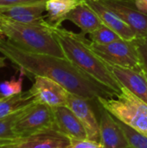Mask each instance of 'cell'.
<instances>
[{
	"instance_id": "14",
	"label": "cell",
	"mask_w": 147,
	"mask_h": 148,
	"mask_svg": "<svg viewBox=\"0 0 147 148\" xmlns=\"http://www.w3.org/2000/svg\"><path fill=\"white\" fill-rule=\"evenodd\" d=\"M70 144L71 139L50 128L21 139L18 148H68Z\"/></svg>"
},
{
	"instance_id": "5",
	"label": "cell",
	"mask_w": 147,
	"mask_h": 148,
	"mask_svg": "<svg viewBox=\"0 0 147 148\" xmlns=\"http://www.w3.org/2000/svg\"><path fill=\"white\" fill-rule=\"evenodd\" d=\"M91 49L107 64L141 70L140 59L134 40L120 39L108 44L90 42Z\"/></svg>"
},
{
	"instance_id": "20",
	"label": "cell",
	"mask_w": 147,
	"mask_h": 148,
	"mask_svg": "<svg viewBox=\"0 0 147 148\" xmlns=\"http://www.w3.org/2000/svg\"><path fill=\"white\" fill-rule=\"evenodd\" d=\"M25 108H22L21 110H19L5 118L0 119V140H18L15 136L13 127H14V125H15L16 121H17V119L23 113Z\"/></svg>"
},
{
	"instance_id": "15",
	"label": "cell",
	"mask_w": 147,
	"mask_h": 148,
	"mask_svg": "<svg viewBox=\"0 0 147 148\" xmlns=\"http://www.w3.org/2000/svg\"><path fill=\"white\" fill-rule=\"evenodd\" d=\"M87 3L97 13L102 21V23L116 32L122 39L134 40L137 38L136 34L130 28V26L125 23L114 11L106 6L101 1Z\"/></svg>"
},
{
	"instance_id": "23",
	"label": "cell",
	"mask_w": 147,
	"mask_h": 148,
	"mask_svg": "<svg viewBox=\"0 0 147 148\" xmlns=\"http://www.w3.org/2000/svg\"><path fill=\"white\" fill-rule=\"evenodd\" d=\"M135 43L139 52L142 69L147 73V37L136 38Z\"/></svg>"
},
{
	"instance_id": "25",
	"label": "cell",
	"mask_w": 147,
	"mask_h": 148,
	"mask_svg": "<svg viewBox=\"0 0 147 148\" xmlns=\"http://www.w3.org/2000/svg\"><path fill=\"white\" fill-rule=\"evenodd\" d=\"M42 0H0V7H7V6H15L20 4H26L36 3Z\"/></svg>"
},
{
	"instance_id": "3",
	"label": "cell",
	"mask_w": 147,
	"mask_h": 148,
	"mask_svg": "<svg viewBox=\"0 0 147 148\" xmlns=\"http://www.w3.org/2000/svg\"><path fill=\"white\" fill-rule=\"evenodd\" d=\"M3 36L14 45L27 52L66 58L56 39L54 29L46 22L21 23L0 16Z\"/></svg>"
},
{
	"instance_id": "6",
	"label": "cell",
	"mask_w": 147,
	"mask_h": 148,
	"mask_svg": "<svg viewBox=\"0 0 147 148\" xmlns=\"http://www.w3.org/2000/svg\"><path fill=\"white\" fill-rule=\"evenodd\" d=\"M54 123L52 108L34 102L25 108L16 121L13 131L16 139H23L43 130L54 128Z\"/></svg>"
},
{
	"instance_id": "19",
	"label": "cell",
	"mask_w": 147,
	"mask_h": 148,
	"mask_svg": "<svg viewBox=\"0 0 147 148\" xmlns=\"http://www.w3.org/2000/svg\"><path fill=\"white\" fill-rule=\"evenodd\" d=\"M89 36L91 42L101 45L108 44L114 41L122 39L116 32H114L113 29H111L103 23L94 31L90 33Z\"/></svg>"
},
{
	"instance_id": "9",
	"label": "cell",
	"mask_w": 147,
	"mask_h": 148,
	"mask_svg": "<svg viewBox=\"0 0 147 148\" xmlns=\"http://www.w3.org/2000/svg\"><path fill=\"white\" fill-rule=\"evenodd\" d=\"M94 101L69 93L67 107L75 114L86 129L88 139L101 142L100 121H98L92 102Z\"/></svg>"
},
{
	"instance_id": "10",
	"label": "cell",
	"mask_w": 147,
	"mask_h": 148,
	"mask_svg": "<svg viewBox=\"0 0 147 148\" xmlns=\"http://www.w3.org/2000/svg\"><path fill=\"white\" fill-rule=\"evenodd\" d=\"M100 104V103H99ZM101 143L104 148H133L117 119L100 105Z\"/></svg>"
},
{
	"instance_id": "18",
	"label": "cell",
	"mask_w": 147,
	"mask_h": 148,
	"mask_svg": "<svg viewBox=\"0 0 147 148\" xmlns=\"http://www.w3.org/2000/svg\"><path fill=\"white\" fill-rule=\"evenodd\" d=\"M34 102L36 101L29 90L13 96L2 97L0 98V119L5 118Z\"/></svg>"
},
{
	"instance_id": "7",
	"label": "cell",
	"mask_w": 147,
	"mask_h": 148,
	"mask_svg": "<svg viewBox=\"0 0 147 148\" xmlns=\"http://www.w3.org/2000/svg\"><path fill=\"white\" fill-rule=\"evenodd\" d=\"M36 102L50 108L67 107L69 92L56 82L44 76H35L34 83L29 89Z\"/></svg>"
},
{
	"instance_id": "22",
	"label": "cell",
	"mask_w": 147,
	"mask_h": 148,
	"mask_svg": "<svg viewBox=\"0 0 147 148\" xmlns=\"http://www.w3.org/2000/svg\"><path fill=\"white\" fill-rule=\"evenodd\" d=\"M23 75H24L20 72V76L17 80L13 76L10 81H5L0 83V93L4 97L13 96L22 93Z\"/></svg>"
},
{
	"instance_id": "28",
	"label": "cell",
	"mask_w": 147,
	"mask_h": 148,
	"mask_svg": "<svg viewBox=\"0 0 147 148\" xmlns=\"http://www.w3.org/2000/svg\"><path fill=\"white\" fill-rule=\"evenodd\" d=\"M5 57L3 56H0V69L1 68H3V67H5Z\"/></svg>"
},
{
	"instance_id": "31",
	"label": "cell",
	"mask_w": 147,
	"mask_h": 148,
	"mask_svg": "<svg viewBox=\"0 0 147 148\" xmlns=\"http://www.w3.org/2000/svg\"><path fill=\"white\" fill-rule=\"evenodd\" d=\"M2 97H4V96H3V95H2V94L0 93V98H2Z\"/></svg>"
},
{
	"instance_id": "11",
	"label": "cell",
	"mask_w": 147,
	"mask_h": 148,
	"mask_svg": "<svg viewBox=\"0 0 147 148\" xmlns=\"http://www.w3.org/2000/svg\"><path fill=\"white\" fill-rule=\"evenodd\" d=\"M47 0L15 6L0 7V16L21 23H39L45 21L42 16Z\"/></svg>"
},
{
	"instance_id": "30",
	"label": "cell",
	"mask_w": 147,
	"mask_h": 148,
	"mask_svg": "<svg viewBox=\"0 0 147 148\" xmlns=\"http://www.w3.org/2000/svg\"><path fill=\"white\" fill-rule=\"evenodd\" d=\"M0 36H3V33H2V29H1V24H0Z\"/></svg>"
},
{
	"instance_id": "26",
	"label": "cell",
	"mask_w": 147,
	"mask_h": 148,
	"mask_svg": "<svg viewBox=\"0 0 147 148\" xmlns=\"http://www.w3.org/2000/svg\"><path fill=\"white\" fill-rule=\"evenodd\" d=\"M21 141V139L18 140L16 142H12V143H9V144H3V145H0V148H18V144Z\"/></svg>"
},
{
	"instance_id": "16",
	"label": "cell",
	"mask_w": 147,
	"mask_h": 148,
	"mask_svg": "<svg viewBox=\"0 0 147 148\" xmlns=\"http://www.w3.org/2000/svg\"><path fill=\"white\" fill-rule=\"evenodd\" d=\"M67 20L77 25L81 30V34L84 36L92 33L102 24L100 16L85 1L68 15Z\"/></svg>"
},
{
	"instance_id": "13",
	"label": "cell",
	"mask_w": 147,
	"mask_h": 148,
	"mask_svg": "<svg viewBox=\"0 0 147 148\" xmlns=\"http://www.w3.org/2000/svg\"><path fill=\"white\" fill-rule=\"evenodd\" d=\"M109 68L122 87L126 88L147 103V79L143 69L139 70L113 65H109Z\"/></svg>"
},
{
	"instance_id": "1",
	"label": "cell",
	"mask_w": 147,
	"mask_h": 148,
	"mask_svg": "<svg viewBox=\"0 0 147 148\" xmlns=\"http://www.w3.org/2000/svg\"><path fill=\"white\" fill-rule=\"evenodd\" d=\"M0 53L24 75L48 77L69 93L96 101L114 97L117 94L101 84L66 58L27 52L8 39L0 37Z\"/></svg>"
},
{
	"instance_id": "4",
	"label": "cell",
	"mask_w": 147,
	"mask_h": 148,
	"mask_svg": "<svg viewBox=\"0 0 147 148\" xmlns=\"http://www.w3.org/2000/svg\"><path fill=\"white\" fill-rule=\"evenodd\" d=\"M100 105L114 118L147 137V103L122 87L116 98H98Z\"/></svg>"
},
{
	"instance_id": "21",
	"label": "cell",
	"mask_w": 147,
	"mask_h": 148,
	"mask_svg": "<svg viewBox=\"0 0 147 148\" xmlns=\"http://www.w3.org/2000/svg\"><path fill=\"white\" fill-rule=\"evenodd\" d=\"M116 119V118H115ZM118 121V120H117ZM120 127L125 133L129 144L133 148H147V137L146 135L135 131L132 127L126 126L121 121H118Z\"/></svg>"
},
{
	"instance_id": "29",
	"label": "cell",
	"mask_w": 147,
	"mask_h": 148,
	"mask_svg": "<svg viewBox=\"0 0 147 148\" xmlns=\"http://www.w3.org/2000/svg\"><path fill=\"white\" fill-rule=\"evenodd\" d=\"M85 2H98V1H103V0H81Z\"/></svg>"
},
{
	"instance_id": "2",
	"label": "cell",
	"mask_w": 147,
	"mask_h": 148,
	"mask_svg": "<svg viewBox=\"0 0 147 148\" xmlns=\"http://www.w3.org/2000/svg\"><path fill=\"white\" fill-rule=\"evenodd\" d=\"M53 29L66 59L117 95L120 93L121 84L113 75L109 65L91 49L90 42L85 39L84 35L61 27Z\"/></svg>"
},
{
	"instance_id": "8",
	"label": "cell",
	"mask_w": 147,
	"mask_h": 148,
	"mask_svg": "<svg viewBox=\"0 0 147 148\" xmlns=\"http://www.w3.org/2000/svg\"><path fill=\"white\" fill-rule=\"evenodd\" d=\"M136 34L137 38L147 37V12L138 9L133 0H103Z\"/></svg>"
},
{
	"instance_id": "17",
	"label": "cell",
	"mask_w": 147,
	"mask_h": 148,
	"mask_svg": "<svg viewBox=\"0 0 147 148\" xmlns=\"http://www.w3.org/2000/svg\"><path fill=\"white\" fill-rule=\"evenodd\" d=\"M83 1L81 0H47L45 4L46 22L52 28L61 27L68 15Z\"/></svg>"
},
{
	"instance_id": "24",
	"label": "cell",
	"mask_w": 147,
	"mask_h": 148,
	"mask_svg": "<svg viewBox=\"0 0 147 148\" xmlns=\"http://www.w3.org/2000/svg\"><path fill=\"white\" fill-rule=\"evenodd\" d=\"M68 148H104L101 142L92 140H71V144Z\"/></svg>"
},
{
	"instance_id": "12",
	"label": "cell",
	"mask_w": 147,
	"mask_h": 148,
	"mask_svg": "<svg viewBox=\"0 0 147 148\" xmlns=\"http://www.w3.org/2000/svg\"><path fill=\"white\" fill-rule=\"evenodd\" d=\"M54 129L71 140L88 139L86 129L75 114L66 106L53 108Z\"/></svg>"
},
{
	"instance_id": "27",
	"label": "cell",
	"mask_w": 147,
	"mask_h": 148,
	"mask_svg": "<svg viewBox=\"0 0 147 148\" xmlns=\"http://www.w3.org/2000/svg\"><path fill=\"white\" fill-rule=\"evenodd\" d=\"M20 140V139H18ZM18 140H0V145H3V144H9V143H12V142H16Z\"/></svg>"
},
{
	"instance_id": "32",
	"label": "cell",
	"mask_w": 147,
	"mask_h": 148,
	"mask_svg": "<svg viewBox=\"0 0 147 148\" xmlns=\"http://www.w3.org/2000/svg\"><path fill=\"white\" fill-rule=\"evenodd\" d=\"M143 71H144V70H143ZM144 72H145V71H144ZM145 75H146V79H147V73H146V72H145Z\"/></svg>"
}]
</instances>
